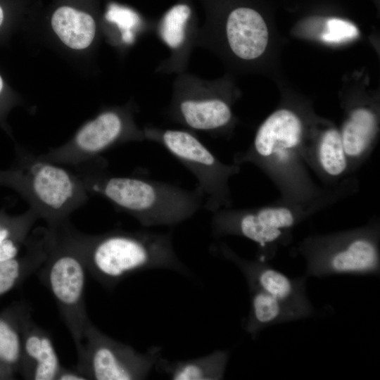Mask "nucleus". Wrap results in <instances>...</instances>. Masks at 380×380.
<instances>
[{
  "mask_svg": "<svg viewBox=\"0 0 380 380\" xmlns=\"http://www.w3.org/2000/svg\"><path fill=\"white\" fill-rule=\"evenodd\" d=\"M74 168L89 195L104 198L146 227L178 225L203 206L198 186L186 189L168 182L116 175L102 157Z\"/></svg>",
  "mask_w": 380,
  "mask_h": 380,
  "instance_id": "1",
  "label": "nucleus"
},
{
  "mask_svg": "<svg viewBox=\"0 0 380 380\" xmlns=\"http://www.w3.org/2000/svg\"><path fill=\"white\" fill-rule=\"evenodd\" d=\"M76 237L87 270L108 290L146 270L164 269L189 274L175 250L171 232L113 230L86 234L76 229Z\"/></svg>",
  "mask_w": 380,
  "mask_h": 380,
  "instance_id": "2",
  "label": "nucleus"
},
{
  "mask_svg": "<svg viewBox=\"0 0 380 380\" xmlns=\"http://www.w3.org/2000/svg\"><path fill=\"white\" fill-rule=\"evenodd\" d=\"M46 258L36 272L52 295L61 317L79 350L88 317L85 303L87 267L76 229L67 221L45 227Z\"/></svg>",
  "mask_w": 380,
  "mask_h": 380,
  "instance_id": "3",
  "label": "nucleus"
},
{
  "mask_svg": "<svg viewBox=\"0 0 380 380\" xmlns=\"http://www.w3.org/2000/svg\"><path fill=\"white\" fill-rule=\"evenodd\" d=\"M18 153L17 166L0 173V182L18 190L47 227L69 221L70 215L89 199L78 175L28 151Z\"/></svg>",
  "mask_w": 380,
  "mask_h": 380,
  "instance_id": "4",
  "label": "nucleus"
},
{
  "mask_svg": "<svg viewBox=\"0 0 380 380\" xmlns=\"http://www.w3.org/2000/svg\"><path fill=\"white\" fill-rule=\"evenodd\" d=\"M162 347L153 346L145 352H139L108 336L89 320L82 346L77 350L75 369L87 379H145L162 355Z\"/></svg>",
  "mask_w": 380,
  "mask_h": 380,
  "instance_id": "5",
  "label": "nucleus"
},
{
  "mask_svg": "<svg viewBox=\"0 0 380 380\" xmlns=\"http://www.w3.org/2000/svg\"><path fill=\"white\" fill-rule=\"evenodd\" d=\"M145 139L159 144L196 179L204 196L203 208L214 213L227 203V184L234 167L221 163L190 132L182 129H146Z\"/></svg>",
  "mask_w": 380,
  "mask_h": 380,
  "instance_id": "6",
  "label": "nucleus"
},
{
  "mask_svg": "<svg viewBox=\"0 0 380 380\" xmlns=\"http://www.w3.org/2000/svg\"><path fill=\"white\" fill-rule=\"evenodd\" d=\"M142 139H146L144 133L127 115L108 110L84 125L68 142L39 156L58 165L75 167L101 157L117 145Z\"/></svg>",
  "mask_w": 380,
  "mask_h": 380,
  "instance_id": "7",
  "label": "nucleus"
},
{
  "mask_svg": "<svg viewBox=\"0 0 380 380\" xmlns=\"http://www.w3.org/2000/svg\"><path fill=\"white\" fill-rule=\"evenodd\" d=\"M221 250L222 255L239 267L248 287L258 288L269 293L293 309L300 317L311 314L312 308L305 295L304 280L292 279L267 265L241 259L224 246Z\"/></svg>",
  "mask_w": 380,
  "mask_h": 380,
  "instance_id": "8",
  "label": "nucleus"
},
{
  "mask_svg": "<svg viewBox=\"0 0 380 380\" xmlns=\"http://www.w3.org/2000/svg\"><path fill=\"white\" fill-rule=\"evenodd\" d=\"M61 367L51 336L30 315L23 327L19 374L27 380H56Z\"/></svg>",
  "mask_w": 380,
  "mask_h": 380,
  "instance_id": "9",
  "label": "nucleus"
},
{
  "mask_svg": "<svg viewBox=\"0 0 380 380\" xmlns=\"http://www.w3.org/2000/svg\"><path fill=\"white\" fill-rule=\"evenodd\" d=\"M172 118L194 130L215 134L227 127L232 113L223 99L202 94L178 98L171 106Z\"/></svg>",
  "mask_w": 380,
  "mask_h": 380,
  "instance_id": "10",
  "label": "nucleus"
},
{
  "mask_svg": "<svg viewBox=\"0 0 380 380\" xmlns=\"http://www.w3.org/2000/svg\"><path fill=\"white\" fill-rule=\"evenodd\" d=\"M226 36L232 51L239 58L253 60L265 51L269 32L261 15L251 8L233 10L226 23Z\"/></svg>",
  "mask_w": 380,
  "mask_h": 380,
  "instance_id": "11",
  "label": "nucleus"
},
{
  "mask_svg": "<svg viewBox=\"0 0 380 380\" xmlns=\"http://www.w3.org/2000/svg\"><path fill=\"white\" fill-rule=\"evenodd\" d=\"M31 306L15 301L0 312V380L15 379L20 372L25 322Z\"/></svg>",
  "mask_w": 380,
  "mask_h": 380,
  "instance_id": "12",
  "label": "nucleus"
},
{
  "mask_svg": "<svg viewBox=\"0 0 380 380\" xmlns=\"http://www.w3.org/2000/svg\"><path fill=\"white\" fill-rule=\"evenodd\" d=\"M302 125L298 116L286 109L271 114L259 127L253 151L261 157H268L279 149L292 148L300 140Z\"/></svg>",
  "mask_w": 380,
  "mask_h": 380,
  "instance_id": "13",
  "label": "nucleus"
},
{
  "mask_svg": "<svg viewBox=\"0 0 380 380\" xmlns=\"http://www.w3.org/2000/svg\"><path fill=\"white\" fill-rule=\"evenodd\" d=\"M46 255L45 228L41 227L27 236L22 255L0 262V296L19 286L36 273Z\"/></svg>",
  "mask_w": 380,
  "mask_h": 380,
  "instance_id": "14",
  "label": "nucleus"
},
{
  "mask_svg": "<svg viewBox=\"0 0 380 380\" xmlns=\"http://www.w3.org/2000/svg\"><path fill=\"white\" fill-rule=\"evenodd\" d=\"M229 355L225 350L189 360H170L161 355L154 368L173 380H220L224 378Z\"/></svg>",
  "mask_w": 380,
  "mask_h": 380,
  "instance_id": "15",
  "label": "nucleus"
},
{
  "mask_svg": "<svg viewBox=\"0 0 380 380\" xmlns=\"http://www.w3.org/2000/svg\"><path fill=\"white\" fill-rule=\"evenodd\" d=\"M378 265L379 257L376 246L366 239H357L331 255L327 261L311 274H367L376 272Z\"/></svg>",
  "mask_w": 380,
  "mask_h": 380,
  "instance_id": "16",
  "label": "nucleus"
},
{
  "mask_svg": "<svg viewBox=\"0 0 380 380\" xmlns=\"http://www.w3.org/2000/svg\"><path fill=\"white\" fill-rule=\"evenodd\" d=\"M248 288L251 308L243 327L252 337L270 325L301 318L293 309L269 293L258 288Z\"/></svg>",
  "mask_w": 380,
  "mask_h": 380,
  "instance_id": "17",
  "label": "nucleus"
},
{
  "mask_svg": "<svg viewBox=\"0 0 380 380\" xmlns=\"http://www.w3.org/2000/svg\"><path fill=\"white\" fill-rule=\"evenodd\" d=\"M53 31L68 46L83 49L92 42L96 25L92 17L70 6L58 8L51 18Z\"/></svg>",
  "mask_w": 380,
  "mask_h": 380,
  "instance_id": "18",
  "label": "nucleus"
},
{
  "mask_svg": "<svg viewBox=\"0 0 380 380\" xmlns=\"http://www.w3.org/2000/svg\"><path fill=\"white\" fill-rule=\"evenodd\" d=\"M376 125L374 113L366 108L354 110L343 125L341 134L347 156L362 154L374 133Z\"/></svg>",
  "mask_w": 380,
  "mask_h": 380,
  "instance_id": "19",
  "label": "nucleus"
},
{
  "mask_svg": "<svg viewBox=\"0 0 380 380\" xmlns=\"http://www.w3.org/2000/svg\"><path fill=\"white\" fill-rule=\"evenodd\" d=\"M190 15L189 6L181 4L172 7L163 16L160 32L163 42L170 48L178 49L184 43Z\"/></svg>",
  "mask_w": 380,
  "mask_h": 380,
  "instance_id": "20",
  "label": "nucleus"
},
{
  "mask_svg": "<svg viewBox=\"0 0 380 380\" xmlns=\"http://www.w3.org/2000/svg\"><path fill=\"white\" fill-rule=\"evenodd\" d=\"M346 156L340 132L334 129L327 130L322 138L319 148L323 169L333 176L341 175L346 167Z\"/></svg>",
  "mask_w": 380,
  "mask_h": 380,
  "instance_id": "21",
  "label": "nucleus"
},
{
  "mask_svg": "<svg viewBox=\"0 0 380 380\" xmlns=\"http://www.w3.org/2000/svg\"><path fill=\"white\" fill-rule=\"evenodd\" d=\"M358 30L350 22L340 19L330 18L327 21L325 32L322 34V39L329 43H339L356 37Z\"/></svg>",
  "mask_w": 380,
  "mask_h": 380,
  "instance_id": "22",
  "label": "nucleus"
},
{
  "mask_svg": "<svg viewBox=\"0 0 380 380\" xmlns=\"http://www.w3.org/2000/svg\"><path fill=\"white\" fill-rule=\"evenodd\" d=\"M255 213L262 222L276 229L289 228L294 223L291 211L286 208H267L255 211Z\"/></svg>",
  "mask_w": 380,
  "mask_h": 380,
  "instance_id": "23",
  "label": "nucleus"
},
{
  "mask_svg": "<svg viewBox=\"0 0 380 380\" xmlns=\"http://www.w3.org/2000/svg\"><path fill=\"white\" fill-rule=\"evenodd\" d=\"M106 16L108 20L118 23L120 27L124 29L131 27L137 20L134 13L129 9L117 5L110 6Z\"/></svg>",
  "mask_w": 380,
  "mask_h": 380,
  "instance_id": "24",
  "label": "nucleus"
},
{
  "mask_svg": "<svg viewBox=\"0 0 380 380\" xmlns=\"http://www.w3.org/2000/svg\"><path fill=\"white\" fill-rule=\"evenodd\" d=\"M26 240L11 239L0 244V262L18 256L20 251L25 246Z\"/></svg>",
  "mask_w": 380,
  "mask_h": 380,
  "instance_id": "25",
  "label": "nucleus"
},
{
  "mask_svg": "<svg viewBox=\"0 0 380 380\" xmlns=\"http://www.w3.org/2000/svg\"><path fill=\"white\" fill-rule=\"evenodd\" d=\"M56 380H87L77 369H68L62 365Z\"/></svg>",
  "mask_w": 380,
  "mask_h": 380,
  "instance_id": "26",
  "label": "nucleus"
},
{
  "mask_svg": "<svg viewBox=\"0 0 380 380\" xmlns=\"http://www.w3.org/2000/svg\"><path fill=\"white\" fill-rule=\"evenodd\" d=\"M12 217L6 216L4 213H0V229L6 224Z\"/></svg>",
  "mask_w": 380,
  "mask_h": 380,
  "instance_id": "27",
  "label": "nucleus"
},
{
  "mask_svg": "<svg viewBox=\"0 0 380 380\" xmlns=\"http://www.w3.org/2000/svg\"><path fill=\"white\" fill-rule=\"evenodd\" d=\"M3 18H4V13H3L2 8L0 6V25L3 21Z\"/></svg>",
  "mask_w": 380,
  "mask_h": 380,
  "instance_id": "28",
  "label": "nucleus"
},
{
  "mask_svg": "<svg viewBox=\"0 0 380 380\" xmlns=\"http://www.w3.org/2000/svg\"><path fill=\"white\" fill-rule=\"evenodd\" d=\"M2 87H3V81H2V79H1V77L0 76V91L2 89Z\"/></svg>",
  "mask_w": 380,
  "mask_h": 380,
  "instance_id": "29",
  "label": "nucleus"
}]
</instances>
